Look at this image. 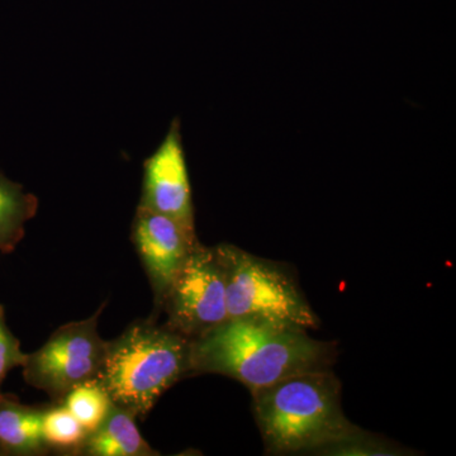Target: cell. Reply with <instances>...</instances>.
<instances>
[{"mask_svg":"<svg viewBox=\"0 0 456 456\" xmlns=\"http://www.w3.org/2000/svg\"><path fill=\"white\" fill-rule=\"evenodd\" d=\"M191 377L224 375L254 393L293 375L331 370L338 349L299 330L228 320L191 340Z\"/></svg>","mask_w":456,"mask_h":456,"instance_id":"obj_1","label":"cell"},{"mask_svg":"<svg viewBox=\"0 0 456 456\" xmlns=\"http://www.w3.org/2000/svg\"><path fill=\"white\" fill-rule=\"evenodd\" d=\"M266 454H314L360 430L345 416L334 371H310L251 393Z\"/></svg>","mask_w":456,"mask_h":456,"instance_id":"obj_2","label":"cell"},{"mask_svg":"<svg viewBox=\"0 0 456 456\" xmlns=\"http://www.w3.org/2000/svg\"><path fill=\"white\" fill-rule=\"evenodd\" d=\"M191 341L152 318L134 321L108 341L97 380L114 404L143 419L167 389L191 377Z\"/></svg>","mask_w":456,"mask_h":456,"instance_id":"obj_3","label":"cell"},{"mask_svg":"<svg viewBox=\"0 0 456 456\" xmlns=\"http://www.w3.org/2000/svg\"><path fill=\"white\" fill-rule=\"evenodd\" d=\"M226 283L228 320L308 332L321 325L289 265L235 245L215 246Z\"/></svg>","mask_w":456,"mask_h":456,"instance_id":"obj_4","label":"cell"},{"mask_svg":"<svg viewBox=\"0 0 456 456\" xmlns=\"http://www.w3.org/2000/svg\"><path fill=\"white\" fill-rule=\"evenodd\" d=\"M104 307L106 303L92 317L59 327L44 346L27 354L26 382L61 402L74 387L97 379L107 354L108 341L98 332Z\"/></svg>","mask_w":456,"mask_h":456,"instance_id":"obj_5","label":"cell"},{"mask_svg":"<svg viewBox=\"0 0 456 456\" xmlns=\"http://www.w3.org/2000/svg\"><path fill=\"white\" fill-rule=\"evenodd\" d=\"M164 325L189 340L228 321L226 283L215 248L198 242L165 296Z\"/></svg>","mask_w":456,"mask_h":456,"instance_id":"obj_6","label":"cell"},{"mask_svg":"<svg viewBox=\"0 0 456 456\" xmlns=\"http://www.w3.org/2000/svg\"><path fill=\"white\" fill-rule=\"evenodd\" d=\"M131 239L154 293L150 318L158 321L171 283L200 240L196 231L141 206L134 213Z\"/></svg>","mask_w":456,"mask_h":456,"instance_id":"obj_7","label":"cell"},{"mask_svg":"<svg viewBox=\"0 0 456 456\" xmlns=\"http://www.w3.org/2000/svg\"><path fill=\"white\" fill-rule=\"evenodd\" d=\"M139 206L167 216L189 231H196L191 180L178 118L171 123L159 149L143 163Z\"/></svg>","mask_w":456,"mask_h":456,"instance_id":"obj_8","label":"cell"},{"mask_svg":"<svg viewBox=\"0 0 456 456\" xmlns=\"http://www.w3.org/2000/svg\"><path fill=\"white\" fill-rule=\"evenodd\" d=\"M44 408L20 403L16 395H0V456L49 454L41 432Z\"/></svg>","mask_w":456,"mask_h":456,"instance_id":"obj_9","label":"cell"},{"mask_svg":"<svg viewBox=\"0 0 456 456\" xmlns=\"http://www.w3.org/2000/svg\"><path fill=\"white\" fill-rule=\"evenodd\" d=\"M137 416L113 403L112 410L97 430L90 432L82 454L86 456H155L160 455L141 436Z\"/></svg>","mask_w":456,"mask_h":456,"instance_id":"obj_10","label":"cell"},{"mask_svg":"<svg viewBox=\"0 0 456 456\" xmlns=\"http://www.w3.org/2000/svg\"><path fill=\"white\" fill-rule=\"evenodd\" d=\"M38 200L0 171V254H11L25 237L27 221L35 217Z\"/></svg>","mask_w":456,"mask_h":456,"instance_id":"obj_11","label":"cell"},{"mask_svg":"<svg viewBox=\"0 0 456 456\" xmlns=\"http://www.w3.org/2000/svg\"><path fill=\"white\" fill-rule=\"evenodd\" d=\"M42 439L50 452L64 455H80L89 432L61 403L46 404L42 412Z\"/></svg>","mask_w":456,"mask_h":456,"instance_id":"obj_12","label":"cell"},{"mask_svg":"<svg viewBox=\"0 0 456 456\" xmlns=\"http://www.w3.org/2000/svg\"><path fill=\"white\" fill-rule=\"evenodd\" d=\"M61 403L89 434L106 421L113 407L112 399L97 379L74 387Z\"/></svg>","mask_w":456,"mask_h":456,"instance_id":"obj_13","label":"cell"},{"mask_svg":"<svg viewBox=\"0 0 456 456\" xmlns=\"http://www.w3.org/2000/svg\"><path fill=\"white\" fill-rule=\"evenodd\" d=\"M410 449L403 448L391 440L362 430L345 437L338 443L317 450L314 455H410Z\"/></svg>","mask_w":456,"mask_h":456,"instance_id":"obj_14","label":"cell"},{"mask_svg":"<svg viewBox=\"0 0 456 456\" xmlns=\"http://www.w3.org/2000/svg\"><path fill=\"white\" fill-rule=\"evenodd\" d=\"M26 359L27 354L20 349V341L9 330L4 307L0 305V395L9 371L23 367Z\"/></svg>","mask_w":456,"mask_h":456,"instance_id":"obj_15","label":"cell"}]
</instances>
